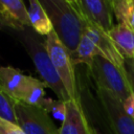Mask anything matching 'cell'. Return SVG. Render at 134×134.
<instances>
[{
  "label": "cell",
  "instance_id": "8fae6325",
  "mask_svg": "<svg viewBox=\"0 0 134 134\" xmlns=\"http://www.w3.org/2000/svg\"><path fill=\"white\" fill-rule=\"evenodd\" d=\"M125 60L134 59V31L124 24H116L108 32Z\"/></svg>",
  "mask_w": 134,
  "mask_h": 134
},
{
  "label": "cell",
  "instance_id": "e0dca14e",
  "mask_svg": "<svg viewBox=\"0 0 134 134\" xmlns=\"http://www.w3.org/2000/svg\"><path fill=\"white\" fill-rule=\"evenodd\" d=\"M16 100L0 86V117L18 125L15 113Z\"/></svg>",
  "mask_w": 134,
  "mask_h": 134
},
{
  "label": "cell",
  "instance_id": "603a6c76",
  "mask_svg": "<svg viewBox=\"0 0 134 134\" xmlns=\"http://www.w3.org/2000/svg\"><path fill=\"white\" fill-rule=\"evenodd\" d=\"M95 134H99V133H98V132H97V131L95 130Z\"/></svg>",
  "mask_w": 134,
  "mask_h": 134
},
{
  "label": "cell",
  "instance_id": "5bb4252c",
  "mask_svg": "<svg viewBox=\"0 0 134 134\" xmlns=\"http://www.w3.org/2000/svg\"><path fill=\"white\" fill-rule=\"evenodd\" d=\"M28 15L31 23V28L39 36H48L52 30V23L39 0H30L28 6Z\"/></svg>",
  "mask_w": 134,
  "mask_h": 134
},
{
  "label": "cell",
  "instance_id": "d6986e66",
  "mask_svg": "<svg viewBox=\"0 0 134 134\" xmlns=\"http://www.w3.org/2000/svg\"><path fill=\"white\" fill-rule=\"evenodd\" d=\"M0 134H24V132L18 125L0 117Z\"/></svg>",
  "mask_w": 134,
  "mask_h": 134
},
{
  "label": "cell",
  "instance_id": "9c48e42d",
  "mask_svg": "<svg viewBox=\"0 0 134 134\" xmlns=\"http://www.w3.org/2000/svg\"><path fill=\"white\" fill-rule=\"evenodd\" d=\"M0 26L16 31L31 28L28 9L21 0H0Z\"/></svg>",
  "mask_w": 134,
  "mask_h": 134
},
{
  "label": "cell",
  "instance_id": "2e32d148",
  "mask_svg": "<svg viewBox=\"0 0 134 134\" xmlns=\"http://www.w3.org/2000/svg\"><path fill=\"white\" fill-rule=\"evenodd\" d=\"M113 14L117 24H124L134 31V0H112Z\"/></svg>",
  "mask_w": 134,
  "mask_h": 134
},
{
  "label": "cell",
  "instance_id": "30bf717a",
  "mask_svg": "<svg viewBox=\"0 0 134 134\" xmlns=\"http://www.w3.org/2000/svg\"><path fill=\"white\" fill-rule=\"evenodd\" d=\"M66 117L59 129V134H95V130L87 120L80 99L66 102Z\"/></svg>",
  "mask_w": 134,
  "mask_h": 134
},
{
  "label": "cell",
  "instance_id": "52a82bcc",
  "mask_svg": "<svg viewBox=\"0 0 134 134\" xmlns=\"http://www.w3.org/2000/svg\"><path fill=\"white\" fill-rule=\"evenodd\" d=\"M73 5L80 15L109 32L113 25L112 0H72Z\"/></svg>",
  "mask_w": 134,
  "mask_h": 134
},
{
  "label": "cell",
  "instance_id": "7402d4cb",
  "mask_svg": "<svg viewBox=\"0 0 134 134\" xmlns=\"http://www.w3.org/2000/svg\"><path fill=\"white\" fill-rule=\"evenodd\" d=\"M126 61H128L129 64H130V65L132 66V68L134 69V59H133V60H126Z\"/></svg>",
  "mask_w": 134,
  "mask_h": 134
},
{
  "label": "cell",
  "instance_id": "8992f818",
  "mask_svg": "<svg viewBox=\"0 0 134 134\" xmlns=\"http://www.w3.org/2000/svg\"><path fill=\"white\" fill-rule=\"evenodd\" d=\"M98 99L114 134H134V118L126 113L122 103L110 92L96 88Z\"/></svg>",
  "mask_w": 134,
  "mask_h": 134
},
{
  "label": "cell",
  "instance_id": "44dd1931",
  "mask_svg": "<svg viewBox=\"0 0 134 134\" xmlns=\"http://www.w3.org/2000/svg\"><path fill=\"white\" fill-rule=\"evenodd\" d=\"M125 66H126V72H127V77L129 80V83L132 87V90L134 91V69L132 68V66L129 64L128 61L125 62Z\"/></svg>",
  "mask_w": 134,
  "mask_h": 134
},
{
  "label": "cell",
  "instance_id": "6da1fadb",
  "mask_svg": "<svg viewBox=\"0 0 134 134\" xmlns=\"http://www.w3.org/2000/svg\"><path fill=\"white\" fill-rule=\"evenodd\" d=\"M60 41L72 55L84 34V21L72 3V0H42Z\"/></svg>",
  "mask_w": 134,
  "mask_h": 134
},
{
  "label": "cell",
  "instance_id": "4fadbf2b",
  "mask_svg": "<svg viewBox=\"0 0 134 134\" xmlns=\"http://www.w3.org/2000/svg\"><path fill=\"white\" fill-rule=\"evenodd\" d=\"M45 88L46 85L43 81L30 75H26L20 95V102L32 106L42 107L46 99Z\"/></svg>",
  "mask_w": 134,
  "mask_h": 134
},
{
  "label": "cell",
  "instance_id": "277c9868",
  "mask_svg": "<svg viewBox=\"0 0 134 134\" xmlns=\"http://www.w3.org/2000/svg\"><path fill=\"white\" fill-rule=\"evenodd\" d=\"M45 45L50 57V60L70 97V99L79 100L80 95L76 87V79L74 72V65L68 49L58 38L52 30L45 39Z\"/></svg>",
  "mask_w": 134,
  "mask_h": 134
},
{
  "label": "cell",
  "instance_id": "9a60e30c",
  "mask_svg": "<svg viewBox=\"0 0 134 134\" xmlns=\"http://www.w3.org/2000/svg\"><path fill=\"white\" fill-rule=\"evenodd\" d=\"M97 55L102 57L99 49L96 47V45L92 42V40L88 36L83 34V37L76 47L75 52L71 55L73 65L75 66L77 64H85L89 69L92 66L93 61Z\"/></svg>",
  "mask_w": 134,
  "mask_h": 134
},
{
  "label": "cell",
  "instance_id": "3957f363",
  "mask_svg": "<svg viewBox=\"0 0 134 134\" xmlns=\"http://www.w3.org/2000/svg\"><path fill=\"white\" fill-rule=\"evenodd\" d=\"M89 71L96 84V88L110 92L121 103L133 93L127 77L126 66L125 68H119L107 59L97 55L89 68Z\"/></svg>",
  "mask_w": 134,
  "mask_h": 134
},
{
  "label": "cell",
  "instance_id": "7c38bea8",
  "mask_svg": "<svg viewBox=\"0 0 134 134\" xmlns=\"http://www.w3.org/2000/svg\"><path fill=\"white\" fill-rule=\"evenodd\" d=\"M26 75L13 66H0V86L16 100L20 102Z\"/></svg>",
  "mask_w": 134,
  "mask_h": 134
},
{
  "label": "cell",
  "instance_id": "ac0fdd59",
  "mask_svg": "<svg viewBox=\"0 0 134 134\" xmlns=\"http://www.w3.org/2000/svg\"><path fill=\"white\" fill-rule=\"evenodd\" d=\"M42 108L45 109L46 112L49 115H51L52 117L61 120L62 122L64 121V119L66 117V112H67L66 102L60 100L58 98L54 99V98H51V97H46Z\"/></svg>",
  "mask_w": 134,
  "mask_h": 134
},
{
  "label": "cell",
  "instance_id": "cb8c5ba5",
  "mask_svg": "<svg viewBox=\"0 0 134 134\" xmlns=\"http://www.w3.org/2000/svg\"><path fill=\"white\" fill-rule=\"evenodd\" d=\"M1 28H2V27H1V26H0V29H1Z\"/></svg>",
  "mask_w": 134,
  "mask_h": 134
},
{
  "label": "cell",
  "instance_id": "5b68a950",
  "mask_svg": "<svg viewBox=\"0 0 134 134\" xmlns=\"http://www.w3.org/2000/svg\"><path fill=\"white\" fill-rule=\"evenodd\" d=\"M15 113L18 126L24 134H59V129L42 107L17 102Z\"/></svg>",
  "mask_w": 134,
  "mask_h": 134
},
{
  "label": "cell",
  "instance_id": "ba28073f",
  "mask_svg": "<svg viewBox=\"0 0 134 134\" xmlns=\"http://www.w3.org/2000/svg\"><path fill=\"white\" fill-rule=\"evenodd\" d=\"M82 17V16H81ZM85 27H84V35L88 36L92 42L96 45V47L99 49L102 57L110 61L112 64L119 68H125V62L126 60L122 58V55L117 50L116 46L114 45L112 39L102 28H99L97 25L93 24L92 22L84 19L82 17Z\"/></svg>",
  "mask_w": 134,
  "mask_h": 134
},
{
  "label": "cell",
  "instance_id": "ffe728a7",
  "mask_svg": "<svg viewBox=\"0 0 134 134\" xmlns=\"http://www.w3.org/2000/svg\"><path fill=\"white\" fill-rule=\"evenodd\" d=\"M122 107L127 114H129L132 118H134V91L133 93L122 103Z\"/></svg>",
  "mask_w": 134,
  "mask_h": 134
},
{
  "label": "cell",
  "instance_id": "7a4b0ae2",
  "mask_svg": "<svg viewBox=\"0 0 134 134\" xmlns=\"http://www.w3.org/2000/svg\"><path fill=\"white\" fill-rule=\"evenodd\" d=\"M17 38L30 57L38 73L46 87L50 88L57 98L63 102L70 100V97L50 60L45 41H42L32 28H26L23 31H17Z\"/></svg>",
  "mask_w": 134,
  "mask_h": 134
}]
</instances>
